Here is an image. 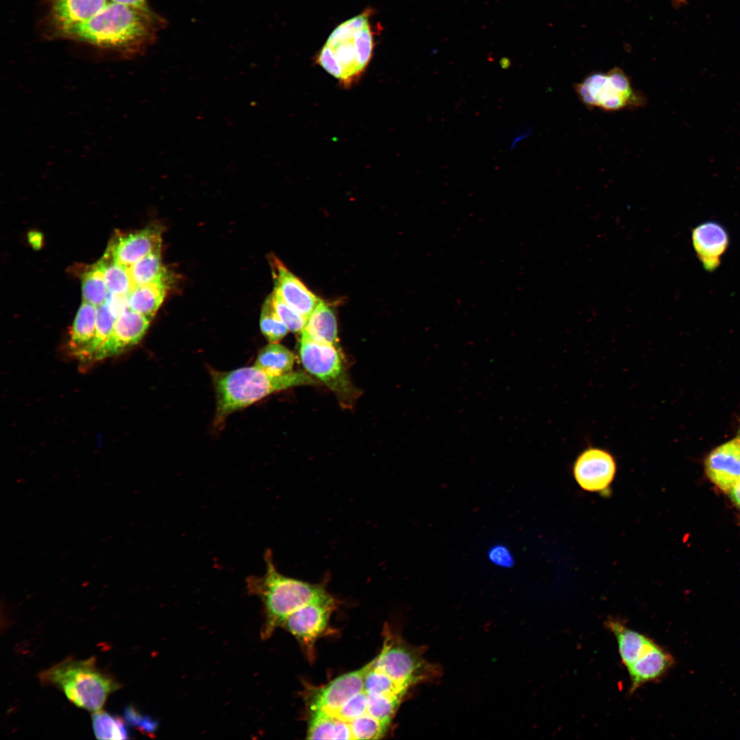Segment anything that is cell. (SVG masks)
I'll use <instances>...</instances> for the list:
<instances>
[{
    "label": "cell",
    "mask_w": 740,
    "mask_h": 740,
    "mask_svg": "<svg viewBox=\"0 0 740 740\" xmlns=\"http://www.w3.org/2000/svg\"><path fill=\"white\" fill-rule=\"evenodd\" d=\"M125 721L135 726L141 732L153 735L158 727V722L151 717L144 716L132 706H127L124 709Z\"/></svg>",
    "instance_id": "e575fe53"
},
{
    "label": "cell",
    "mask_w": 740,
    "mask_h": 740,
    "mask_svg": "<svg viewBox=\"0 0 740 740\" xmlns=\"http://www.w3.org/2000/svg\"><path fill=\"white\" fill-rule=\"evenodd\" d=\"M133 286L166 280L160 250L153 252L128 267Z\"/></svg>",
    "instance_id": "d4e9b609"
},
{
    "label": "cell",
    "mask_w": 740,
    "mask_h": 740,
    "mask_svg": "<svg viewBox=\"0 0 740 740\" xmlns=\"http://www.w3.org/2000/svg\"><path fill=\"white\" fill-rule=\"evenodd\" d=\"M166 291L165 280L135 286L129 293V308L152 319L162 304Z\"/></svg>",
    "instance_id": "ffe728a7"
},
{
    "label": "cell",
    "mask_w": 740,
    "mask_h": 740,
    "mask_svg": "<svg viewBox=\"0 0 740 740\" xmlns=\"http://www.w3.org/2000/svg\"><path fill=\"white\" fill-rule=\"evenodd\" d=\"M383 638L380 653L372 661L373 667L408 689L441 677V667L423 657L426 648L407 643L388 624L384 626Z\"/></svg>",
    "instance_id": "8992f818"
},
{
    "label": "cell",
    "mask_w": 740,
    "mask_h": 740,
    "mask_svg": "<svg viewBox=\"0 0 740 740\" xmlns=\"http://www.w3.org/2000/svg\"><path fill=\"white\" fill-rule=\"evenodd\" d=\"M295 356L286 347L278 343H269L258 352L254 366L273 375L292 372Z\"/></svg>",
    "instance_id": "cb8c5ba5"
},
{
    "label": "cell",
    "mask_w": 740,
    "mask_h": 740,
    "mask_svg": "<svg viewBox=\"0 0 740 740\" xmlns=\"http://www.w3.org/2000/svg\"><path fill=\"white\" fill-rule=\"evenodd\" d=\"M572 471L576 482L582 489L603 493L614 480L617 463L608 450L590 446L577 456Z\"/></svg>",
    "instance_id": "30bf717a"
},
{
    "label": "cell",
    "mask_w": 740,
    "mask_h": 740,
    "mask_svg": "<svg viewBox=\"0 0 740 740\" xmlns=\"http://www.w3.org/2000/svg\"><path fill=\"white\" fill-rule=\"evenodd\" d=\"M692 240L705 268L715 269L728 245V238L725 230L717 223H706L693 230Z\"/></svg>",
    "instance_id": "d6986e66"
},
{
    "label": "cell",
    "mask_w": 740,
    "mask_h": 740,
    "mask_svg": "<svg viewBox=\"0 0 740 740\" xmlns=\"http://www.w3.org/2000/svg\"><path fill=\"white\" fill-rule=\"evenodd\" d=\"M731 500L740 508V479L728 492Z\"/></svg>",
    "instance_id": "f35d334b"
},
{
    "label": "cell",
    "mask_w": 740,
    "mask_h": 740,
    "mask_svg": "<svg viewBox=\"0 0 740 740\" xmlns=\"http://www.w3.org/2000/svg\"><path fill=\"white\" fill-rule=\"evenodd\" d=\"M216 395L215 424L231 413L243 409L278 391L317 382L301 372L273 375L256 367H245L230 371L211 372Z\"/></svg>",
    "instance_id": "3957f363"
},
{
    "label": "cell",
    "mask_w": 740,
    "mask_h": 740,
    "mask_svg": "<svg viewBox=\"0 0 740 740\" xmlns=\"http://www.w3.org/2000/svg\"><path fill=\"white\" fill-rule=\"evenodd\" d=\"M674 664L673 656L657 644L644 657L626 668L630 679V693L647 683L661 680Z\"/></svg>",
    "instance_id": "2e32d148"
},
{
    "label": "cell",
    "mask_w": 740,
    "mask_h": 740,
    "mask_svg": "<svg viewBox=\"0 0 740 740\" xmlns=\"http://www.w3.org/2000/svg\"><path fill=\"white\" fill-rule=\"evenodd\" d=\"M104 279L110 293H129L134 288L128 267L114 260L107 252L101 259Z\"/></svg>",
    "instance_id": "f1b7e54d"
},
{
    "label": "cell",
    "mask_w": 740,
    "mask_h": 740,
    "mask_svg": "<svg viewBox=\"0 0 740 740\" xmlns=\"http://www.w3.org/2000/svg\"><path fill=\"white\" fill-rule=\"evenodd\" d=\"M264 559V574L249 576L246 583L248 592L259 597L263 604L264 620L261 637L267 639L296 610L332 595L323 583H310L282 574L271 550L265 551Z\"/></svg>",
    "instance_id": "7a4b0ae2"
},
{
    "label": "cell",
    "mask_w": 740,
    "mask_h": 740,
    "mask_svg": "<svg viewBox=\"0 0 740 740\" xmlns=\"http://www.w3.org/2000/svg\"><path fill=\"white\" fill-rule=\"evenodd\" d=\"M369 663L360 669L343 674L315 691L312 697L311 712L332 715L349 698L363 691L364 679Z\"/></svg>",
    "instance_id": "4fadbf2b"
},
{
    "label": "cell",
    "mask_w": 740,
    "mask_h": 740,
    "mask_svg": "<svg viewBox=\"0 0 740 740\" xmlns=\"http://www.w3.org/2000/svg\"><path fill=\"white\" fill-rule=\"evenodd\" d=\"M708 479L720 490L729 492L740 479V428L732 439L712 450L704 461Z\"/></svg>",
    "instance_id": "7c38bea8"
},
{
    "label": "cell",
    "mask_w": 740,
    "mask_h": 740,
    "mask_svg": "<svg viewBox=\"0 0 740 740\" xmlns=\"http://www.w3.org/2000/svg\"><path fill=\"white\" fill-rule=\"evenodd\" d=\"M127 722L102 709L93 712L92 724L95 737L99 739H127L130 732Z\"/></svg>",
    "instance_id": "83f0119b"
},
{
    "label": "cell",
    "mask_w": 740,
    "mask_h": 740,
    "mask_svg": "<svg viewBox=\"0 0 740 740\" xmlns=\"http://www.w3.org/2000/svg\"><path fill=\"white\" fill-rule=\"evenodd\" d=\"M574 88L589 109L616 112L642 108L647 103L645 95L632 86L630 77L619 67L606 73H592Z\"/></svg>",
    "instance_id": "52a82bcc"
},
{
    "label": "cell",
    "mask_w": 740,
    "mask_h": 740,
    "mask_svg": "<svg viewBox=\"0 0 740 740\" xmlns=\"http://www.w3.org/2000/svg\"><path fill=\"white\" fill-rule=\"evenodd\" d=\"M363 690L367 694L403 698L408 688L398 683L381 670L369 663L364 679Z\"/></svg>",
    "instance_id": "4316f807"
},
{
    "label": "cell",
    "mask_w": 740,
    "mask_h": 740,
    "mask_svg": "<svg viewBox=\"0 0 740 740\" xmlns=\"http://www.w3.org/2000/svg\"><path fill=\"white\" fill-rule=\"evenodd\" d=\"M487 557L492 564L501 568L510 569L515 563V557L509 547L502 543L491 546L487 552Z\"/></svg>",
    "instance_id": "d590c367"
},
{
    "label": "cell",
    "mask_w": 740,
    "mask_h": 740,
    "mask_svg": "<svg viewBox=\"0 0 740 740\" xmlns=\"http://www.w3.org/2000/svg\"><path fill=\"white\" fill-rule=\"evenodd\" d=\"M675 5H682L687 3V0H672Z\"/></svg>",
    "instance_id": "ab89813d"
},
{
    "label": "cell",
    "mask_w": 740,
    "mask_h": 740,
    "mask_svg": "<svg viewBox=\"0 0 740 740\" xmlns=\"http://www.w3.org/2000/svg\"><path fill=\"white\" fill-rule=\"evenodd\" d=\"M349 723L353 739H378L384 736L388 728L369 713Z\"/></svg>",
    "instance_id": "1f68e13d"
},
{
    "label": "cell",
    "mask_w": 740,
    "mask_h": 740,
    "mask_svg": "<svg viewBox=\"0 0 740 740\" xmlns=\"http://www.w3.org/2000/svg\"><path fill=\"white\" fill-rule=\"evenodd\" d=\"M97 306L83 301L75 317L70 338L73 354L77 357L91 343L95 334Z\"/></svg>",
    "instance_id": "7402d4cb"
},
{
    "label": "cell",
    "mask_w": 740,
    "mask_h": 740,
    "mask_svg": "<svg viewBox=\"0 0 740 740\" xmlns=\"http://www.w3.org/2000/svg\"><path fill=\"white\" fill-rule=\"evenodd\" d=\"M274 291L293 309L308 319L321 299L275 257L271 261Z\"/></svg>",
    "instance_id": "9a60e30c"
},
{
    "label": "cell",
    "mask_w": 740,
    "mask_h": 740,
    "mask_svg": "<svg viewBox=\"0 0 740 740\" xmlns=\"http://www.w3.org/2000/svg\"><path fill=\"white\" fill-rule=\"evenodd\" d=\"M108 3V0H52L51 19L60 32L89 20Z\"/></svg>",
    "instance_id": "ac0fdd59"
},
{
    "label": "cell",
    "mask_w": 740,
    "mask_h": 740,
    "mask_svg": "<svg viewBox=\"0 0 740 740\" xmlns=\"http://www.w3.org/2000/svg\"><path fill=\"white\" fill-rule=\"evenodd\" d=\"M262 333L269 343H278L289 331L277 314L272 302L271 295L264 301L260 317Z\"/></svg>",
    "instance_id": "f546056e"
},
{
    "label": "cell",
    "mask_w": 740,
    "mask_h": 740,
    "mask_svg": "<svg viewBox=\"0 0 740 740\" xmlns=\"http://www.w3.org/2000/svg\"><path fill=\"white\" fill-rule=\"evenodd\" d=\"M371 13L367 9L338 25L316 56L317 64L344 88H349L360 78L371 60L374 32Z\"/></svg>",
    "instance_id": "277c9868"
},
{
    "label": "cell",
    "mask_w": 740,
    "mask_h": 740,
    "mask_svg": "<svg viewBox=\"0 0 740 740\" xmlns=\"http://www.w3.org/2000/svg\"><path fill=\"white\" fill-rule=\"evenodd\" d=\"M111 1L143 11H151L147 0H111Z\"/></svg>",
    "instance_id": "74e56055"
},
{
    "label": "cell",
    "mask_w": 740,
    "mask_h": 740,
    "mask_svg": "<svg viewBox=\"0 0 740 740\" xmlns=\"http://www.w3.org/2000/svg\"><path fill=\"white\" fill-rule=\"evenodd\" d=\"M151 319L127 309L115 321L108 339L101 347L97 360L121 353L137 344L146 333Z\"/></svg>",
    "instance_id": "5bb4252c"
},
{
    "label": "cell",
    "mask_w": 740,
    "mask_h": 740,
    "mask_svg": "<svg viewBox=\"0 0 740 740\" xmlns=\"http://www.w3.org/2000/svg\"><path fill=\"white\" fill-rule=\"evenodd\" d=\"M161 243V230L151 225L116 236L106 252L117 262L129 267L147 255L160 251Z\"/></svg>",
    "instance_id": "8fae6325"
},
{
    "label": "cell",
    "mask_w": 740,
    "mask_h": 740,
    "mask_svg": "<svg viewBox=\"0 0 740 740\" xmlns=\"http://www.w3.org/2000/svg\"><path fill=\"white\" fill-rule=\"evenodd\" d=\"M299 356L304 369L332 391L340 401L350 404L356 392L334 345L312 339L301 333Z\"/></svg>",
    "instance_id": "ba28073f"
},
{
    "label": "cell",
    "mask_w": 740,
    "mask_h": 740,
    "mask_svg": "<svg viewBox=\"0 0 740 740\" xmlns=\"http://www.w3.org/2000/svg\"><path fill=\"white\" fill-rule=\"evenodd\" d=\"M605 626L616 639L619 656L626 668L644 657L657 645L650 637L630 628L619 618L609 617Z\"/></svg>",
    "instance_id": "e0dca14e"
},
{
    "label": "cell",
    "mask_w": 740,
    "mask_h": 740,
    "mask_svg": "<svg viewBox=\"0 0 740 740\" xmlns=\"http://www.w3.org/2000/svg\"><path fill=\"white\" fill-rule=\"evenodd\" d=\"M82 290L83 301L97 307L105 303L109 291L106 284L101 260L84 273Z\"/></svg>",
    "instance_id": "484cf974"
},
{
    "label": "cell",
    "mask_w": 740,
    "mask_h": 740,
    "mask_svg": "<svg viewBox=\"0 0 740 740\" xmlns=\"http://www.w3.org/2000/svg\"><path fill=\"white\" fill-rule=\"evenodd\" d=\"M336 604L332 596L306 604L291 613L282 626L295 637L310 661L315 657V643L326 630Z\"/></svg>",
    "instance_id": "9c48e42d"
},
{
    "label": "cell",
    "mask_w": 740,
    "mask_h": 740,
    "mask_svg": "<svg viewBox=\"0 0 740 740\" xmlns=\"http://www.w3.org/2000/svg\"><path fill=\"white\" fill-rule=\"evenodd\" d=\"M129 293H110L105 301L111 314L116 319L129 309Z\"/></svg>",
    "instance_id": "8d00e7d4"
},
{
    "label": "cell",
    "mask_w": 740,
    "mask_h": 740,
    "mask_svg": "<svg viewBox=\"0 0 740 740\" xmlns=\"http://www.w3.org/2000/svg\"><path fill=\"white\" fill-rule=\"evenodd\" d=\"M44 685L56 687L76 706L95 712L102 709L108 696L121 688L110 673L100 668L94 657L68 658L38 674Z\"/></svg>",
    "instance_id": "5b68a950"
},
{
    "label": "cell",
    "mask_w": 740,
    "mask_h": 740,
    "mask_svg": "<svg viewBox=\"0 0 740 740\" xmlns=\"http://www.w3.org/2000/svg\"><path fill=\"white\" fill-rule=\"evenodd\" d=\"M367 708L368 696L363 690L349 698L332 715L345 722H350L367 713Z\"/></svg>",
    "instance_id": "836d02e7"
},
{
    "label": "cell",
    "mask_w": 740,
    "mask_h": 740,
    "mask_svg": "<svg viewBox=\"0 0 740 740\" xmlns=\"http://www.w3.org/2000/svg\"><path fill=\"white\" fill-rule=\"evenodd\" d=\"M271 295L273 307L288 330L301 332L307 319L290 307L275 291Z\"/></svg>",
    "instance_id": "d6a6232c"
},
{
    "label": "cell",
    "mask_w": 740,
    "mask_h": 740,
    "mask_svg": "<svg viewBox=\"0 0 740 740\" xmlns=\"http://www.w3.org/2000/svg\"><path fill=\"white\" fill-rule=\"evenodd\" d=\"M163 24L151 10L110 1L89 20L59 33L97 47L134 52L149 44Z\"/></svg>",
    "instance_id": "6da1fadb"
},
{
    "label": "cell",
    "mask_w": 740,
    "mask_h": 740,
    "mask_svg": "<svg viewBox=\"0 0 740 740\" xmlns=\"http://www.w3.org/2000/svg\"><path fill=\"white\" fill-rule=\"evenodd\" d=\"M307 739H353L349 723L324 712H311Z\"/></svg>",
    "instance_id": "603a6c76"
},
{
    "label": "cell",
    "mask_w": 740,
    "mask_h": 740,
    "mask_svg": "<svg viewBox=\"0 0 740 740\" xmlns=\"http://www.w3.org/2000/svg\"><path fill=\"white\" fill-rule=\"evenodd\" d=\"M367 713L388 726L393 718L402 698L371 694H367Z\"/></svg>",
    "instance_id": "4dcf8cb0"
},
{
    "label": "cell",
    "mask_w": 740,
    "mask_h": 740,
    "mask_svg": "<svg viewBox=\"0 0 740 740\" xmlns=\"http://www.w3.org/2000/svg\"><path fill=\"white\" fill-rule=\"evenodd\" d=\"M301 333L317 341L335 345L338 341L334 313L322 300L308 317Z\"/></svg>",
    "instance_id": "44dd1931"
}]
</instances>
